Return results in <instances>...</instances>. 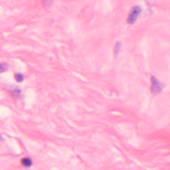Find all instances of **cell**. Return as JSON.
<instances>
[{"label":"cell","instance_id":"6da1fadb","mask_svg":"<svg viewBox=\"0 0 170 170\" xmlns=\"http://www.w3.org/2000/svg\"><path fill=\"white\" fill-rule=\"evenodd\" d=\"M142 9L139 6H135L131 9L127 18V22L129 25L134 24L141 13Z\"/></svg>","mask_w":170,"mask_h":170},{"label":"cell","instance_id":"7a4b0ae2","mask_svg":"<svg viewBox=\"0 0 170 170\" xmlns=\"http://www.w3.org/2000/svg\"><path fill=\"white\" fill-rule=\"evenodd\" d=\"M151 81L152 82V87L151 88L152 93L155 95L160 93L163 88L162 84L154 76L151 77Z\"/></svg>","mask_w":170,"mask_h":170},{"label":"cell","instance_id":"3957f363","mask_svg":"<svg viewBox=\"0 0 170 170\" xmlns=\"http://www.w3.org/2000/svg\"><path fill=\"white\" fill-rule=\"evenodd\" d=\"M21 163L24 167H29L32 165V161L29 158H24L21 160Z\"/></svg>","mask_w":170,"mask_h":170},{"label":"cell","instance_id":"277c9868","mask_svg":"<svg viewBox=\"0 0 170 170\" xmlns=\"http://www.w3.org/2000/svg\"><path fill=\"white\" fill-rule=\"evenodd\" d=\"M121 43L119 42H117L115 45L114 49V54L115 56L118 55L119 53L120 52L121 49Z\"/></svg>","mask_w":170,"mask_h":170},{"label":"cell","instance_id":"5b68a950","mask_svg":"<svg viewBox=\"0 0 170 170\" xmlns=\"http://www.w3.org/2000/svg\"><path fill=\"white\" fill-rule=\"evenodd\" d=\"M15 78L16 81L18 82H21L24 80L23 75L22 74H20V73H18V74H16Z\"/></svg>","mask_w":170,"mask_h":170},{"label":"cell","instance_id":"8992f818","mask_svg":"<svg viewBox=\"0 0 170 170\" xmlns=\"http://www.w3.org/2000/svg\"><path fill=\"white\" fill-rule=\"evenodd\" d=\"M8 69V65L6 63H2L1 65V72L3 71H6Z\"/></svg>","mask_w":170,"mask_h":170},{"label":"cell","instance_id":"52a82bcc","mask_svg":"<svg viewBox=\"0 0 170 170\" xmlns=\"http://www.w3.org/2000/svg\"><path fill=\"white\" fill-rule=\"evenodd\" d=\"M53 0H43L45 5L47 6L50 5L52 3H53Z\"/></svg>","mask_w":170,"mask_h":170}]
</instances>
